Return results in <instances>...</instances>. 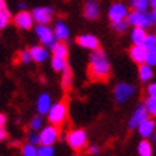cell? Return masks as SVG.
I'll list each match as a JSON object with an SVG mask.
<instances>
[{"label":"cell","mask_w":156,"mask_h":156,"mask_svg":"<svg viewBox=\"0 0 156 156\" xmlns=\"http://www.w3.org/2000/svg\"><path fill=\"white\" fill-rule=\"evenodd\" d=\"M53 33L59 42H67L70 39V27L66 23V20L57 19L53 24Z\"/></svg>","instance_id":"obj_14"},{"label":"cell","mask_w":156,"mask_h":156,"mask_svg":"<svg viewBox=\"0 0 156 156\" xmlns=\"http://www.w3.org/2000/svg\"><path fill=\"white\" fill-rule=\"evenodd\" d=\"M152 14H153V19H155V24H156V7H152Z\"/></svg>","instance_id":"obj_42"},{"label":"cell","mask_w":156,"mask_h":156,"mask_svg":"<svg viewBox=\"0 0 156 156\" xmlns=\"http://www.w3.org/2000/svg\"><path fill=\"white\" fill-rule=\"evenodd\" d=\"M100 16V5L98 0H86L83 5V17L87 20H96Z\"/></svg>","instance_id":"obj_15"},{"label":"cell","mask_w":156,"mask_h":156,"mask_svg":"<svg viewBox=\"0 0 156 156\" xmlns=\"http://www.w3.org/2000/svg\"><path fill=\"white\" fill-rule=\"evenodd\" d=\"M44 126V119H43V115H34L33 118L30 119V122H29V128L30 130H37L40 132L42 128Z\"/></svg>","instance_id":"obj_26"},{"label":"cell","mask_w":156,"mask_h":156,"mask_svg":"<svg viewBox=\"0 0 156 156\" xmlns=\"http://www.w3.org/2000/svg\"><path fill=\"white\" fill-rule=\"evenodd\" d=\"M2 10H7V3H6V0H0V12Z\"/></svg>","instance_id":"obj_39"},{"label":"cell","mask_w":156,"mask_h":156,"mask_svg":"<svg viewBox=\"0 0 156 156\" xmlns=\"http://www.w3.org/2000/svg\"><path fill=\"white\" fill-rule=\"evenodd\" d=\"M34 34H36V37L39 39V42L42 43L43 46H46L48 49L52 50L55 48V44H56L59 40L56 39L55 33H53V29L49 26V24H36V27H34Z\"/></svg>","instance_id":"obj_5"},{"label":"cell","mask_w":156,"mask_h":156,"mask_svg":"<svg viewBox=\"0 0 156 156\" xmlns=\"http://www.w3.org/2000/svg\"><path fill=\"white\" fill-rule=\"evenodd\" d=\"M67 113H69L67 103L65 100H59V102L52 105V108H50V110H49V113L46 116H48L49 123L56 125V126L60 128L62 125L67 120Z\"/></svg>","instance_id":"obj_2"},{"label":"cell","mask_w":156,"mask_h":156,"mask_svg":"<svg viewBox=\"0 0 156 156\" xmlns=\"http://www.w3.org/2000/svg\"><path fill=\"white\" fill-rule=\"evenodd\" d=\"M32 14L36 24H49L53 20L55 10L49 6H37L32 10Z\"/></svg>","instance_id":"obj_9"},{"label":"cell","mask_w":156,"mask_h":156,"mask_svg":"<svg viewBox=\"0 0 156 156\" xmlns=\"http://www.w3.org/2000/svg\"><path fill=\"white\" fill-rule=\"evenodd\" d=\"M147 50H156V33H147V37L143 43Z\"/></svg>","instance_id":"obj_33"},{"label":"cell","mask_w":156,"mask_h":156,"mask_svg":"<svg viewBox=\"0 0 156 156\" xmlns=\"http://www.w3.org/2000/svg\"><path fill=\"white\" fill-rule=\"evenodd\" d=\"M27 142L34 146H40V133L37 130H30L27 135Z\"/></svg>","instance_id":"obj_34"},{"label":"cell","mask_w":156,"mask_h":156,"mask_svg":"<svg viewBox=\"0 0 156 156\" xmlns=\"http://www.w3.org/2000/svg\"><path fill=\"white\" fill-rule=\"evenodd\" d=\"M12 20V13H10V10H2L0 12V30H3V29L7 27V24L9 22Z\"/></svg>","instance_id":"obj_30"},{"label":"cell","mask_w":156,"mask_h":156,"mask_svg":"<svg viewBox=\"0 0 156 156\" xmlns=\"http://www.w3.org/2000/svg\"><path fill=\"white\" fill-rule=\"evenodd\" d=\"M137 155L139 156H153V146L147 139H142L137 143Z\"/></svg>","instance_id":"obj_22"},{"label":"cell","mask_w":156,"mask_h":156,"mask_svg":"<svg viewBox=\"0 0 156 156\" xmlns=\"http://www.w3.org/2000/svg\"><path fill=\"white\" fill-rule=\"evenodd\" d=\"M112 29H113L116 33H126L129 29V23L126 22V20H120V22H115V23H112Z\"/></svg>","instance_id":"obj_32"},{"label":"cell","mask_w":156,"mask_h":156,"mask_svg":"<svg viewBox=\"0 0 156 156\" xmlns=\"http://www.w3.org/2000/svg\"><path fill=\"white\" fill-rule=\"evenodd\" d=\"M149 66L155 67L156 66V50H147V56H146V62Z\"/></svg>","instance_id":"obj_35"},{"label":"cell","mask_w":156,"mask_h":156,"mask_svg":"<svg viewBox=\"0 0 156 156\" xmlns=\"http://www.w3.org/2000/svg\"><path fill=\"white\" fill-rule=\"evenodd\" d=\"M39 156H56V149L53 145H40L37 146Z\"/></svg>","instance_id":"obj_29"},{"label":"cell","mask_w":156,"mask_h":156,"mask_svg":"<svg viewBox=\"0 0 156 156\" xmlns=\"http://www.w3.org/2000/svg\"><path fill=\"white\" fill-rule=\"evenodd\" d=\"M146 93H147V96H155L156 98V82H149L147 83Z\"/></svg>","instance_id":"obj_36"},{"label":"cell","mask_w":156,"mask_h":156,"mask_svg":"<svg viewBox=\"0 0 156 156\" xmlns=\"http://www.w3.org/2000/svg\"><path fill=\"white\" fill-rule=\"evenodd\" d=\"M143 103L146 106L149 116H156V98L155 96H147Z\"/></svg>","instance_id":"obj_28"},{"label":"cell","mask_w":156,"mask_h":156,"mask_svg":"<svg viewBox=\"0 0 156 156\" xmlns=\"http://www.w3.org/2000/svg\"><path fill=\"white\" fill-rule=\"evenodd\" d=\"M53 105V100H52V96L49 95L48 92H42L39 95L37 100H36V110H37L39 115H43L46 116L49 113V110L52 108Z\"/></svg>","instance_id":"obj_16"},{"label":"cell","mask_w":156,"mask_h":156,"mask_svg":"<svg viewBox=\"0 0 156 156\" xmlns=\"http://www.w3.org/2000/svg\"><path fill=\"white\" fill-rule=\"evenodd\" d=\"M147 37V32L145 27H132L130 32V42L132 44H143Z\"/></svg>","instance_id":"obj_20"},{"label":"cell","mask_w":156,"mask_h":156,"mask_svg":"<svg viewBox=\"0 0 156 156\" xmlns=\"http://www.w3.org/2000/svg\"><path fill=\"white\" fill-rule=\"evenodd\" d=\"M66 142L73 151L80 152L87 146V133L83 129H73L66 135Z\"/></svg>","instance_id":"obj_6"},{"label":"cell","mask_w":156,"mask_h":156,"mask_svg":"<svg viewBox=\"0 0 156 156\" xmlns=\"http://www.w3.org/2000/svg\"><path fill=\"white\" fill-rule=\"evenodd\" d=\"M100 152V147L98 146V145H90V146H87V153L89 155H98Z\"/></svg>","instance_id":"obj_37"},{"label":"cell","mask_w":156,"mask_h":156,"mask_svg":"<svg viewBox=\"0 0 156 156\" xmlns=\"http://www.w3.org/2000/svg\"><path fill=\"white\" fill-rule=\"evenodd\" d=\"M7 123V116L5 113H0V129H3Z\"/></svg>","instance_id":"obj_38"},{"label":"cell","mask_w":156,"mask_h":156,"mask_svg":"<svg viewBox=\"0 0 156 156\" xmlns=\"http://www.w3.org/2000/svg\"><path fill=\"white\" fill-rule=\"evenodd\" d=\"M40 145H53L59 140L60 137V129L56 125H52L49 123L46 126H43L42 130H40Z\"/></svg>","instance_id":"obj_7"},{"label":"cell","mask_w":156,"mask_h":156,"mask_svg":"<svg viewBox=\"0 0 156 156\" xmlns=\"http://www.w3.org/2000/svg\"><path fill=\"white\" fill-rule=\"evenodd\" d=\"M30 55H32V60L34 63H46V62L50 59V49H48L46 46H43L42 43L40 44H34L30 48Z\"/></svg>","instance_id":"obj_13"},{"label":"cell","mask_w":156,"mask_h":156,"mask_svg":"<svg viewBox=\"0 0 156 156\" xmlns=\"http://www.w3.org/2000/svg\"><path fill=\"white\" fill-rule=\"evenodd\" d=\"M17 9H19V10H26V3H24V2L17 3Z\"/></svg>","instance_id":"obj_40"},{"label":"cell","mask_w":156,"mask_h":156,"mask_svg":"<svg viewBox=\"0 0 156 156\" xmlns=\"http://www.w3.org/2000/svg\"><path fill=\"white\" fill-rule=\"evenodd\" d=\"M149 3H151V7H156V0H149Z\"/></svg>","instance_id":"obj_43"},{"label":"cell","mask_w":156,"mask_h":156,"mask_svg":"<svg viewBox=\"0 0 156 156\" xmlns=\"http://www.w3.org/2000/svg\"><path fill=\"white\" fill-rule=\"evenodd\" d=\"M52 53H53V56L67 59V56H69V48H67L66 42H57L55 44V48L52 49Z\"/></svg>","instance_id":"obj_23"},{"label":"cell","mask_w":156,"mask_h":156,"mask_svg":"<svg viewBox=\"0 0 156 156\" xmlns=\"http://www.w3.org/2000/svg\"><path fill=\"white\" fill-rule=\"evenodd\" d=\"M72 83H73V72L69 66L62 72V77H60V85L63 90H69L72 87Z\"/></svg>","instance_id":"obj_21"},{"label":"cell","mask_w":156,"mask_h":156,"mask_svg":"<svg viewBox=\"0 0 156 156\" xmlns=\"http://www.w3.org/2000/svg\"><path fill=\"white\" fill-rule=\"evenodd\" d=\"M126 22H128L129 26H132V27L149 29L151 26L155 24V19H153L152 12H135V10H132V12L128 14Z\"/></svg>","instance_id":"obj_3"},{"label":"cell","mask_w":156,"mask_h":156,"mask_svg":"<svg viewBox=\"0 0 156 156\" xmlns=\"http://www.w3.org/2000/svg\"><path fill=\"white\" fill-rule=\"evenodd\" d=\"M50 66H52V69L55 72H59V73H62V72L65 70V69H66L69 65H67V59L53 56L52 60H50Z\"/></svg>","instance_id":"obj_24"},{"label":"cell","mask_w":156,"mask_h":156,"mask_svg":"<svg viewBox=\"0 0 156 156\" xmlns=\"http://www.w3.org/2000/svg\"><path fill=\"white\" fill-rule=\"evenodd\" d=\"M89 77L95 82H106L112 75V65L108 55L103 49L92 50L89 56V66H87Z\"/></svg>","instance_id":"obj_1"},{"label":"cell","mask_w":156,"mask_h":156,"mask_svg":"<svg viewBox=\"0 0 156 156\" xmlns=\"http://www.w3.org/2000/svg\"><path fill=\"white\" fill-rule=\"evenodd\" d=\"M17 60L20 63H23V65H29L32 60V55H30V49H23V50H20L17 53Z\"/></svg>","instance_id":"obj_31"},{"label":"cell","mask_w":156,"mask_h":156,"mask_svg":"<svg viewBox=\"0 0 156 156\" xmlns=\"http://www.w3.org/2000/svg\"><path fill=\"white\" fill-rule=\"evenodd\" d=\"M129 6L135 12H149L151 3H149V0H130Z\"/></svg>","instance_id":"obj_25"},{"label":"cell","mask_w":156,"mask_h":156,"mask_svg":"<svg viewBox=\"0 0 156 156\" xmlns=\"http://www.w3.org/2000/svg\"><path fill=\"white\" fill-rule=\"evenodd\" d=\"M149 139H151V142H152V143H155V142H156V132L153 133V135H152V136L149 137Z\"/></svg>","instance_id":"obj_41"},{"label":"cell","mask_w":156,"mask_h":156,"mask_svg":"<svg viewBox=\"0 0 156 156\" xmlns=\"http://www.w3.org/2000/svg\"><path fill=\"white\" fill-rule=\"evenodd\" d=\"M137 77L142 83H149V82L153 79V67L149 66L147 63H142L139 65V69H137Z\"/></svg>","instance_id":"obj_19"},{"label":"cell","mask_w":156,"mask_h":156,"mask_svg":"<svg viewBox=\"0 0 156 156\" xmlns=\"http://www.w3.org/2000/svg\"><path fill=\"white\" fill-rule=\"evenodd\" d=\"M129 56H130L132 62H135L136 65H142V63L146 62L147 49L143 44H133L130 50H129Z\"/></svg>","instance_id":"obj_17"},{"label":"cell","mask_w":156,"mask_h":156,"mask_svg":"<svg viewBox=\"0 0 156 156\" xmlns=\"http://www.w3.org/2000/svg\"><path fill=\"white\" fill-rule=\"evenodd\" d=\"M13 23L20 30H30L34 24L33 14H32V12H27V10H19V13L13 17Z\"/></svg>","instance_id":"obj_11"},{"label":"cell","mask_w":156,"mask_h":156,"mask_svg":"<svg viewBox=\"0 0 156 156\" xmlns=\"http://www.w3.org/2000/svg\"><path fill=\"white\" fill-rule=\"evenodd\" d=\"M146 118H149V113H147L146 106H145V103H139L136 108H135V110L132 112L130 118H129L128 128L130 129V130L136 129L137 126H139V125H140V123H142Z\"/></svg>","instance_id":"obj_10"},{"label":"cell","mask_w":156,"mask_h":156,"mask_svg":"<svg viewBox=\"0 0 156 156\" xmlns=\"http://www.w3.org/2000/svg\"><path fill=\"white\" fill-rule=\"evenodd\" d=\"M22 156H39V149L32 143H24L22 146Z\"/></svg>","instance_id":"obj_27"},{"label":"cell","mask_w":156,"mask_h":156,"mask_svg":"<svg viewBox=\"0 0 156 156\" xmlns=\"http://www.w3.org/2000/svg\"><path fill=\"white\" fill-rule=\"evenodd\" d=\"M129 7L122 2H116L113 5H110V7L108 9V17L110 20V23L115 22H120V20H126L128 19Z\"/></svg>","instance_id":"obj_8"},{"label":"cell","mask_w":156,"mask_h":156,"mask_svg":"<svg viewBox=\"0 0 156 156\" xmlns=\"http://www.w3.org/2000/svg\"><path fill=\"white\" fill-rule=\"evenodd\" d=\"M155 129H156V125H155V120L152 118H146L143 120L139 126L136 128L137 133H139V136L142 137V139H149V137L155 133Z\"/></svg>","instance_id":"obj_18"},{"label":"cell","mask_w":156,"mask_h":156,"mask_svg":"<svg viewBox=\"0 0 156 156\" xmlns=\"http://www.w3.org/2000/svg\"><path fill=\"white\" fill-rule=\"evenodd\" d=\"M76 43L77 46H80L82 49H86V50H96V49L100 48V40L98 39V36L92 33H82L76 37Z\"/></svg>","instance_id":"obj_12"},{"label":"cell","mask_w":156,"mask_h":156,"mask_svg":"<svg viewBox=\"0 0 156 156\" xmlns=\"http://www.w3.org/2000/svg\"><path fill=\"white\" fill-rule=\"evenodd\" d=\"M135 93H136V86L128 82H120L113 89L115 102L118 105H125L135 96Z\"/></svg>","instance_id":"obj_4"}]
</instances>
